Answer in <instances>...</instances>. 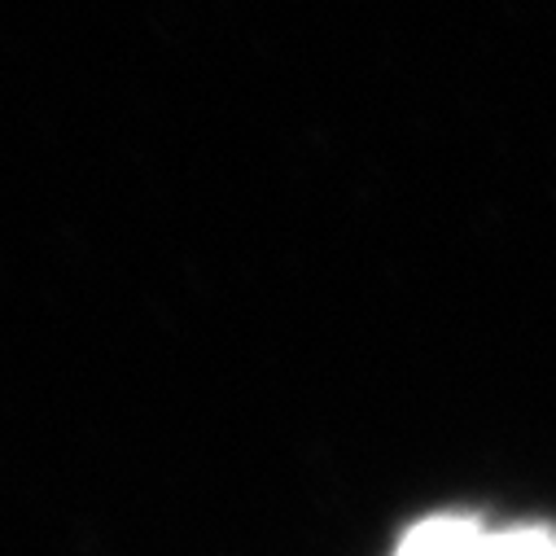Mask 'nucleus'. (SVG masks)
I'll list each match as a JSON object with an SVG mask.
<instances>
[{
	"mask_svg": "<svg viewBox=\"0 0 556 556\" xmlns=\"http://www.w3.org/2000/svg\"><path fill=\"white\" fill-rule=\"evenodd\" d=\"M486 539H491V526L473 513H439V517H426L416 521L394 556H486Z\"/></svg>",
	"mask_w": 556,
	"mask_h": 556,
	"instance_id": "1",
	"label": "nucleus"
},
{
	"mask_svg": "<svg viewBox=\"0 0 556 556\" xmlns=\"http://www.w3.org/2000/svg\"><path fill=\"white\" fill-rule=\"evenodd\" d=\"M486 556H556V526L526 521V526L491 530Z\"/></svg>",
	"mask_w": 556,
	"mask_h": 556,
	"instance_id": "2",
	"label": "nucleus"
}]
</instances>
